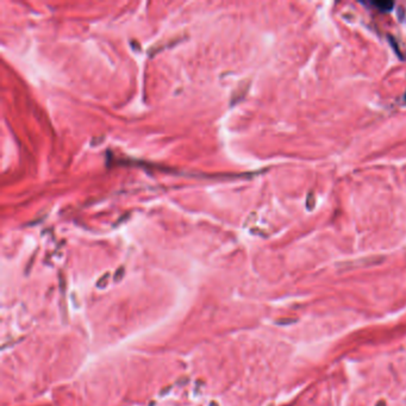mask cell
<instances>
[{
	"mask_svg": "<svg viewBox=\"0 0 406 406\" xmlns=\"http://www.w3.org/2000/svg\"><path fill=\"white\" fill-rule=\"evenodd\" d=\"M374 5L377 6L378 9L381 10V11H390L392 9V6H393V3H387V2H378V3H373Z\"/></svg>",
	"mask_w": 406,
	"mask_h": 406,
	"instance_id": "6da1fadb",
	"label": "cell"
}]
</instances>
